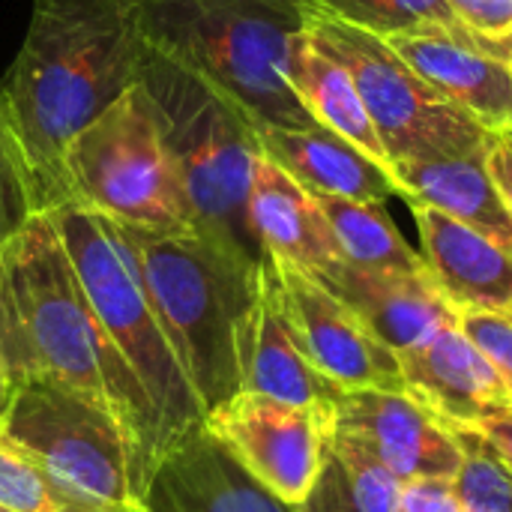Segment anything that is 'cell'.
I'll return each mask as SVG.
<instances>
[{
	"mask_svg": "<svg viewBox=\"0 0 512 512\" xmlns=\"http://www.w3.org/2000/svg\"><path fill=\"white\" fill-rule=\"evenodd\" d=\"M0 504L12 512H150L105 504L0 441Z\"/></svg>",
	"mask_w": 512,
	"mask_h": 512,
	"instance_id": "25",
	"label": "cell"
},
{
	"mask_svg": "<svg viewBox=\"0 0 512 512\" xmlns=\"http://www.w3.org/2000/svg\"><path fill=\"white\" fill-rule=\"evenodd\" d=\"M150 48L192 69L258 129L312 126L288 69L306 0H132Z\"/></svg>",
	"mask_w": 512,
	"mask_h": 512,
	"instance_id": "4",
	"label": "cell"
},
{
	"mask_svg": "<svg viewBox=\"0 0 512 512\" xmlns=\"http://www.w3.org/2000/svg\"><path fill=\"white\" fill-rule=\"evenodd\" d=\"M66 201L120 225L195 234L192 210L141 84L87 123L63 156Z\"/></svg>",
	"mask_w": 512,
	"mask_h": 512,
	"instance_id": "7",
	"label": "cell"
},
{
	"mask_svg": "<svg viewBox=\"0 0 512 512\" xmlns=\"http://www.w3.org/2000/svg\"><path fill=\"white\" fill-rule=\"evenodd\" d=\"M456 24L477 39H507L512 36V0H444Z\"/></svg>",
	"mask_w": 512,
	"mask_h": 512,
	"instance_id": "30",
	"label": "cell"
},
{
	"mask_svg": "<svg viewBox=\"0 0 512 512\" xmlns=\"http://www.w3.org/2000/svg\"><path fill=\"white\" fill-rule=\"evenodd\" d=\"M0 357L9 390L48 378L102 405L156 471L165 456L159 417L99 324L51 213H36L0 246Z\"/></svg>",
	"mask_w": 512,
	"mask_h": 512,
	"instance_id": "1",
	"label": "cell"
},
{
	"mask_svg": "<svg viewBox=\"0 0 512 512\" xmlns=\"http://www.w3.org/2000/svg\"><path fill=\"white\" fill-rule=\"evenodd\" d=\"M144 57L147 39L132 0H33L0 90L45 213L66 204V147L138 84Z\"/></svg>",
	"mask_w": 512,
	"mask_h": 512,
	"instance_id": "2",
	"label": "cell"
},
{
	"mask_svg": "<svg viewBox=\"0 0 512 512\" xmlns=\"http://www.w3.org/2000/svg\"><path fill=\"white\" fill-rule=\"evenodd\" d=\"M150 512H300L264 489L204 426L171 447L147 489Z\"/></svg>",
	"mask_w": 512,
	"mask_h": 512,
	"instance_id": "16",
	"label": "cell"
},
{
	"mask_svg": "<svg viewBox=\"0 0 512 512\" xmlns=\"http://www.w3.org/2000/svg\"><path fill=\"white\" fill-rule=\"evenodd\" d=\"M258 144L270 162L312 195L372 204H384L396 195V183L381 162L318 123L297 129L264 126L258 129Z\"/></svg>",
	"mask_w": 512,
	"mask_h": 512,
	"instance_id": "19",
	"label": "cell"
},
{
	"mask_svg": "<svg viewBox=\"0 0 512 512\" xmlns=\"http://www.w3.org/2000/svg\"><path fill=\"white\" fill-rule=\"evenodd\" d=\"M459 327L480 348V354L492 363L512 393V321L495 312H468L459 315Z\"/></svg>",
	"mask_w": 512,
	"mask_h": 512,
	"instance_id": "29",
	"label": "cell"
},
{
	"mask_svg": "<svg viewBox=\"0 0 512 512\" xmlns=\"http://www.w3.org/2000/svg\"><path fill=\"white\" fill-rule=\"evenodd\" d=\"M342 249V258L366 270L429 273L423 255L402 237L384 204L315 195Z\"/></svg>",
	"mask_w": 512,
	"mask_h": 512,
	"instance_id": "24",
	"label": "cell"
},
{
	"mask_svg": "<svg viewBox=\"0 0 512 512\" xmlns=\"http://www.w3.org/2000/svg\"><path fill=\"white\" fill-rule=\"evenodd\" d=\"M405 393L444 426L477 429L489 414L510 408L512 393L480 348L456 324L414 351L399 354Z\"/></svg>",
	"mask_w": 512,
	"mask_h": 512,
	"instance_id": "14",
	"label": "cell"
},
{
	"mask_svg": "<svg viewBox=\"0 0 512 512\" xmlns=\"http://www.w3.org/2000/svg\"><path fill=\"white\" fill-rule=\"evenodd\" d=\"M48 213L99 324L141 381L168 453L201 429L204 408L147 297L132 246L114 219L84 204L66 201Z\"/></svg>",
	"mask_w": 512,
	"mask_h": 512,
	"instance_id": "6",
	"label": "cell"
},
{
	"mask_svg": "<svg viewBox=\"0 0 512 512\" xmlns=\"http://www.w3.org/2000/svg\"><path fill=\"white\" fill-rule=\"evenodd\" d=\"M0 512H12V510H6V507H3V504H0Z\"/></svg>",
	"mask_w": 512,
	"mask_h": 512,
	"instance_id": "36",
	"label": "cell"
},
{
	"mask_svg": "<svg viewBox=\"0 0 512 512\" xmlns=\"http://www.w3.org/2000/svg\"><path fill=\"white\" fill-rule=\"evenodd\" d=\"M288 81H291L294 96L300 99V105L318 126L351 141L354 147H360L366 156H372L375 162H381L390 171L387 153L378 141V132L366 114V105H363L351 75L345 72L342 63H336L327 51H321L312 42L309 30L297 42L294 60L288 69Z\"/></svg>",
	"mask_w": 512,
	"mask_h": 512,
	"instance_id": "22",
	"label": "cell"
},
{
	"mask_svg": "<svg viewBox=\"0 0 512 512\" xmlns=\"http://www.w3.org/2000/svg\"><path fill=\"white\" fill-rule=\"evenodd\" d=\"M462 450L459 474L453 477L462 512H512V471L477 429L447 426Z\"/></svg>",
	"mask_w": 512,
	"mask_h": 512,
	"instance_id": "26",
	"label": "cell"
},
{
	"mask_svg": "<svg viewBox=\"0 0 512 512\" xmlns=\"http://www.w3.org/2000/svg\"><path fill=\"white\" fill-rule=\"evenodd\" d=\"M327 426L360 444L399 483L423 477L453 480L462 465L453 432L408 393L342 390L327 405Z\"/></svg>",
	"mask_w": 512,
	"mask_h": 512,
	"instance_id": "12",
	"label": "cell"
},
{
	"mask_svg": "<svg viewBox=\"0 0 512 512\" xmlns=\"http://www.w3.org/2000/svg\"><path fill=\"white\" fill-rule=\"evenodd\" d=\"M264 489L300 507L309 495L327 435V408L288 405L261 393H237L201 423Z\"/></svg>",
	"mask_w": 512,
	"mask_h": 512,
	"instance_id": "10",
	"label": "cell"
},
{
	"mask_svg": "<svg viewBox=\"0 0 512 512\" xmlns=\"http://www.w3.org/2000/svg\"><path fill=\"white\" fill-rule=\"evenodd\" d=\"M483 45H486L492 54H498V57H504V60H512V36H507V39H498V42L483 39Z\"/></svg>",
	"mask_w": 512,
	"mask_h": 512,
	"instance_id": "34",
	"label": "cell"
},
{
	"mask_svg": "<svg viewBox=\"0 0 512 512\" xmlns=\"http://www.w3.org/2000/svg\"><path fill=\"white\" fill-rule=\"evenodd\" d=\"M306 30L351 75L387 153V165L486 144L489 132L432 90L387 39L315 12L309 3Z\"/></svg>",
	"mask_w": 512,
	"mask_h": 512,
	"instance_id": "9",
	"label": "cell"
},
{
	"mask_svg": "<svg viewBox=\"0 0 512 512\" xmlns=\"http://www.w3.org/2000/svg\"><path fill=\"white\" fill-rule=\"evenodd\" d=\"M402 483L360 444L327 426L318 477L300 512H393Z\"/></svg>",
	"mask_w": 512,
	"mask_h": 512,
	"instance_id": "23",
	"label": "cell"
},
{
	"mask_svg": "<svg viewBox=\"0 0 512 512\" xmlns=\"http://www.w3.org/2000/svg\"><path fill=\"white\" fill-rule=\"evenodd\" d=\"M393 51L450 105L486 132H512V63L465 27L426 24L387 39Z\"/></svg>",
	"mask_w": 512,
	"mask_h": 512,
	"instance_id": "13",
	"label": "cell"
},
{
	"mask_svg": "<svg viewBox=\"0 0 512 512\" xmlns=\"http://www.w3.org/2000/svg\"><path fill=\"white\" fill-rule=\"evenodd\" d=\"M36 213H45L42 189L0 90V246L12 240Z\"/></svg>",
	"mask_w": 512,
	"mask_h": 512,
	"instance_id": "27",
	"label": "cell"
},
{
	"mask_svg": "<svg viewBox=\"0 0 512 512\" xmlns=\"http://www.w3.org/2000/svg\"><path fill=\"white\" fill-rule=\"evenodd\" d=\"M243 390L261 393L288 405H318V408H327L342 393L303 354L297 333L285 315L279 285H276L267 255L261 261V303L255 315V333H252Z\"/></svg>",
	"mask_w": 512,
	"mask_h": 512,
	"instance_id": "21",
	"label": "cell"
},
{
	"mask_svg": "<svg viewBox=\"0 0 512 512\" xmlns=\"http://www.w3.org/2000/svg\"><path fill=\"white\" fill-rule=\"evenodd\" d=\"M507 318H510V321H512V309H510V312H507Z\"/></svg>",
	"mask_w": 512,
	"mask_h": 512,
	"instance_id": "37",
	"label": "cell"
},
{
	"mask_svg": "<svg viewBox=\"0 0 512 512\" xmlns=\"http://www.w3.org/2000/svg\"><path fill=\"white\" fill-rule=\"evenodd\" d=\"M0 441L84 495L147 510L153 474L141 450L102 405L66 384H15L0 411Z\"/></svg>",
	"mask_w": 512,
	"mask_h": 512,
	"instance_id": "8",
	"label": "cell"
},
{
	"mask_svg": "<svg viewBox=\"0 0 512 512\" xmlns=\"http://www.w3.org/2000/svg\"><path fill=\"white\" fill-rule=\"evenodd\" d=\"M6 399H9V378H6V369H3V357H0V411L6 408Z\"/></svg>",
	"mask_w": 512,
	"mask_h": 512,
	"instance_id": "35",
	"label": "cell"
},
{
	"mask_svg": "<svg viewBox=\"0 0 512 512\" xmlns=\"http://www.w3.org/2000/svg\"><path fill=\"white\" fill-rule=\"evenodd\" d=\"M249 222L264 255L288 261L309 276L327 273L345 261L318 198L264 153L252 177Z\"/></svg>",
	"mask_w": 512,
	"mask_h": 512,
	"instance_id": "18",
	"label": "cell"
},
{
	"mask_svg": "<svg viewBox=\"0 0 512 512\" xmlns=\"http://www.w3.org/2000/svg\"><path fill=\"white\" fill-rule=\"evenodd\" d=\"M486 162L489 174L498 186V195L512 219V135L510 132H489L486 141Z\"/></svg>",
	"mask_w": 512,
	"mask_h": 512,
	"instance_id": "32",
	"label": "cell"
},
{
	"mask_svg": "<svg viewBox=\"0 0 512 512\" xmlns=\"http://www.w3.org/2000/svg\"><path fill=\"white\" fill-rule=\"evenodd\" d=\"M420 231V255L456 315L512 309V246L426 204H408Z\"/></svg>",
	"mask_w": 512,
	"mask_h": 512,
	"instance_id": "17",
	"label": "cell"
},
{
	"mask_svg": "<svg viewBox=\"0 0 512 512\" xmlns=\"http://www.w3.org/2000/svg\"><path fill=\"white\" fill-rule=\"evenodd\" d=\"M477 432L489 441V447L501 456V462L512 471V405L510 408H501L495 414H489Z\"/></svg>",
	"mask_w": 512,
	"mask_h": 512,
	"instance_id": "33",
	"label": "cell"
},
{
	"mask_svg": "<svg viewBox=\"0 0 512 512\" xmlns=\"http://www.w3.org/2000/svg\"><path fill=\"white\" fill-rule=\"evenodd\" d=\"M489 141V138H486ZM396 195L408 204L435 207L486 237L512 246V219L489 174L486 144L456 153H432L390 165Z\"/></svg>",
	"mask_w": 512,
	"mask_h": 512,
	"instance_id": "20",
	"label": "cell"
},
{
	"mask_svg": "<svg viewBox=\"0 0 512 512\" xmlns=\"http://www.w3.org/2000/svg\"><path fill=\"white\" fill-rule=\"evenodd\" d=\"M285 315L309 363L339 390H396L405 393L399 354L387 348L339 297L300 267L273 255Z\"/></svg>",
	"mask_w": 512,
	"mask_h": 512,
	"instance_id": "11",
	"label": "cell"
},
{
	"mask_svg": "<svg viewBox=\"0 0 512 512\" xmlns=\"http://www.w3.org/2000/svg\"><path fill=\"white\" fill-rule=\"evenodd\" d=\"M315 12L390 39L426 24L459 27L444 0H306Z\"/></svg>",
	"mask_w": 512,
	"mask_h": 512,
	"instance_id": "28",
	"label": "cell"
},
{
	"mask_svg": "<svg viewBox=\"0 0 512 512\" xmlns=\"http://www.w3.org/2000/svg\"><path fill=\"white\" fill-rule=\"evenodd\" d=\"M312 279L339 297L396 354L420 348L435 333L459 321L432 273L366 270L339 261Z\"/></svg>",
	"mask_w": 512,
	"mask_h": 512,
	"instance_id": "15",
	"label": "cell"
},
{
	"mask_svg": "<svg viewBox=\"0 0 512 512\" xmlns=\"http://www.w3.org/2000/svg\"><path fill=\"white\" fill-rule=\"evenodd\" d=\"M120 228L138 261L147 297L207 417L246 387L261 303V261L201 234Z\"/></svg>",
	"mask_w": 512,
	"mask_h": 512,
	"instance_id": "3",
	"label": "cell"
},
{
	"mask_svg": "<svg viewBox=\"0 0 512 512\" xmlns=\"http://www.w3.org/2000/svg\"><path fill=\"white\" fill-rule=\"evenodd\" d=\"M510 63H512V60H510Z\"/></svg>",
	"mask_w": 512,
	"mask_h": 512,
	"instance_id": "38",
	"label": "cell"
},
{
	"mask_svg": "<svg viewBox=\"0 0 512 512\" xmlns=\"http://www.w3.org/2000/svg\"><path fill=\"white\" fill-rule=\"evenodd\" d=\"M138 84L177 165L195 234L264 261L249 222V192L261 159L258 126L192 69L150 45Z\"/></svg>",
	"mask_w": 512,
	"mask_h": 512,
	"instance_id": "5",
	"label": "cell"
},
{
	"mask_svg": "<svg viewBox=\"0 0 512 512\" xmlns=\"http://www.w3.org/2000/svg\"><path fill=\"white\" fill-rule=\"evenodd\" d=\"M393 512H462L453 480L447 477H423L402 483Z\"/></svg>",
	"mask_w": 512,
	"mask_h": 512,
	"instance_id": "31",
	"label": "cell"
}]
</instances>
